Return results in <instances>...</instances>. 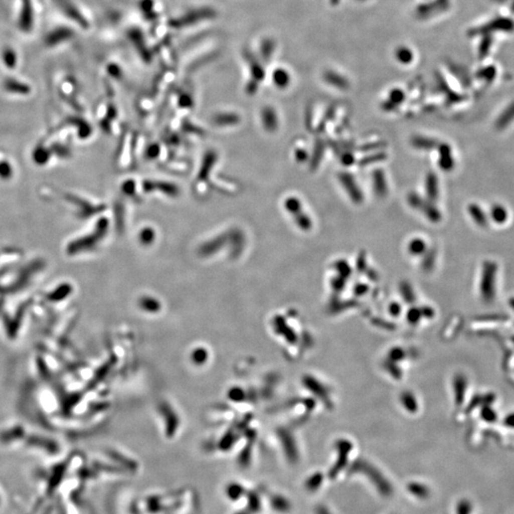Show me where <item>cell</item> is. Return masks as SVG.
<instances>
[{
  "label": "cell",
  "instance_id": "8",
  "mask_svg": "<svg viewBox=\"0 0 514 514\" xmlns=\"http://www.w3.org/2000/svg\"><path fill=\"white\" fill-rule=\"evenodd\" d=\"M453 158L449 146L443 145L440 149L439 165L441 168L449 170L453 167Z\"/></svg>",
  "mask_w": 514,
  "mask_h": 514
},
{
  "label": "cell",
  "instance_id": "24",
  "mask_svg": "<svg viewBox=\"0 0 514 514\" xmlns=\"http://www.w3.org/2000/svg\"><path fill=\"white\" fill-rule=\"evenodd\" d=\"M315 513L331 514L330 513V512H329V510L327 509V507H325V506H323V505H319V506H317V507H316V511H315Z\"/></svg>",
  "mask_w": 514,
  "mask_h": 514
},
{
  "label": "cell",
  "instance_id": "22",
  "mask_svg": "<svg viewBox=\"0 0 514 514\" xmlns=\"http://www.w3.org/2000/svg\"><path fill=\"white\" fill-rule=\"evenodd\" d=\"M178 103L181 106V108H189L193 104L192 96H190L187 94H182L179 96V101H178Z\"/></svg>",
  "mask_w": 514,
  "mask_h": 514
},
{
  "label": "cell",
  "instance_id": "4",
  "mask_svg": "<svg viewBox=\"0 0 514 514\" xmlns=\"http://www.w3.org/2000/svg\"><path fill=\"white\" fill-rule=\"evenodd\" d=\"M358 469L365 470V473L371 479V481L374 483V486H376V489L382 495L388 497V496L393 494V486L390 484V482H388L378 471L374 470V468H372V467H366V466H363V467L359 466Z\"/></svg>",
  "mask_w": 514,
  "mask_h": 514
},
{
  "label": "cell",
  "instance_id": "17",
  "mask_svg": "<svg viewBox=\"0 0 514 514\" xmlns=\"http://www.w3.org/2000/svg\"><path fill=\"white\" fill-rule=\"evenodd\" d=\"M138 7L144 16H147L154 12V0H139Z\"/></svg>",
  "mask_w": 514,
  "mask_h": 514
},
{
  "label": "cell",
  "instance_id": "15",
  "mask_svg": "<svg viewBox=\"0 0 514 514\" xmlns=\"http://www.w3.org/2000/svg\"><path fill=\"white\" fill-rule=\"evenodd\" d=\"M437 183L438 182H437L436 178L433 175H430V177L428 178V183H427L426 187L428 189V193H429V196L431 197V199H434L438 195V184Z\"/></svg>",
  "mask_w": 514,
  "mask_h": 514
},
{
  "label": "cell",
  "instance_id": "21",
  "mask_svg": "<svg viewBox=\"0 0 514 514\" xmlns=\"http://www.w3.org/2000/svg\"><path fill=\"white\" fill-rule=\"evenodd\" d=\"M471 505L467 500H463L459 503L457 507V514H470Z\"/></svg>",
  "mask_w": 514,
  "mask_h": 514
},
{
  "label": "cell",
  "instance_id": "2",
  "mask_svg": "<svg viewBox=\"0 0 514 514\" xmlns=\"http://www.w3.org/2000/svg\"><path fill=\"white\" fill-rule=\"evenodd\" d=\"M496 271L497 266L493 262L487 261L484 265L481 291L483 298L489 302L494 296V285H495Z\"/></svg>",
  "mask_w": 514,
  "mask_h": 514
},
{
  "label": "cell",
  "instance_id": "9",
  "mask_svg": "<svg viewBox=\"0 0 514 514\" xmlns=\"http://www.w3.org/2000/svg\"><path fill=\"white\" fill-rule=\"evenodd\" d=\"M272 80H273V83L276 85L278 88L284 89L289 85L290 76L285 70L277 69L272 74Z\"/></svg>",
  "mask_w": 514,
  "mask_h": 514
},
{
  "label": "cell",
  "instance_id": "19",
  "mask_svg": "<svg viewBox=\"0 0 514 514\" xmlns=\"http://www.w3.org/2000/svg\"><path fill=\"white\" fill-rule=\"evenodd\" d=\"M409 248H410L411 253H421V252L424 250V248H425V242H424L422 239H418V238L413 239L412 241L410 242V246H409Z\"/></svg>",
  "mask_w": 514,
  "mask_h": 514
},
{
  "label": "cell",
  "instance_id": "18",
  "mask_svg": "<svg viewBox=\"0 0 514 514\" xmlns=\"http://www.w3.org/2000/svg\"><path fill=\"white\" fill-rule=\"evenodd\" d=\"M272 505L276 509H278L280 511H288V509L290 507L289 502L287 500H285L284 498H282V497H276L275 499H273L272 500Z\"/></svg>",
  "mask_w": 514,
  "mask_h": 514
},
{
  "label": "cell",
  "instance_id": "5",
  "mask_svg": "<svg viewBox=\"0 0 514 514\" xmlns=\"http://www.w3.org/2000/svg\"><path fill=\"white\" fill-rule=\"evenodd\" d=\"M245 57L249 64L250 72L253 76V80L256 82H260L265 77V72L263 70V67L260 64V62L249 52H246Z\"/></svg>",
  "mask_w": 514,
  "mask_h": 514
},
{
  "label": "cell",
  "instance_id": "26",
  "mask_svg": "<svg viewBox=\"0 0 514 514\" xmlns=\"http://www.w3.org/2000/svg\"><path fill=\"white\" fill-rule=\"evenodd\" d=\"M511 305H512V307L514 308V300H511Z\"/></svg>",
  "mask_w": 514,
  "mask_h": 514
},
{
  "label": "cell",
  "instance_id": "1",
  "mask_svg": "<svg viewBox=\"0 0 514 514\" xmlns=\"http://www.w3.org/2000/svg\"><path fill=\"white\" fill-rule=\"evenodd\" d=\"M217 16V13L215 9L211 7H201L197 9L190 10L184 15L174 18L168 20V27L173 29H183L187 28L190 26H194L197 23L204 21V20H210L215 19Z\"/></svg>",
  "mask_w": 514,
  "mask_h": 514
},
{
  "label": "cell",
  "instance_id": "12",
  "mask_svg": "<svg viewBox=\"0 0 514 514\" xmlns=\"http://www.w3.org/2000/svg\"><path fill=\"white\" fill-rule=\"evenodd\" d=\"M468 213L470 216L473 218V220L477 224L480 226L486 224V215L481 208H479L476 204H471L468 208Z\"/></svg>",
  "mask_w": 514,
  "mask_h": 514
},
{
  "label": "cell",
  "instance_id": "16",
  "mask_svg": "<svg viewBox=\"0 0 514 514\" xmlns=\"http://www.w3.org/2000/svg\"><path fill=\"white\" fill-rule=\"evenodd\" d=\"M322 481H323V476L321 474H315L313 476L310 477L307 481L306 483V486L308 488V490L310 491H314L319 488V486H321L322 484Z\"/></svg>",
  "mask_w": 514,
  "mask_h": 514
},
{
  "label": "cell",
  "instance_id": "11",
  "mask_svg": "<svg viewBox=\"0 0 514 514\" xmlns=\"http://www.w3.org/2000/svg\"><path fill=\"white\" fill-rule=\"evenodd\" d=\"M408 489L409 491L412 493L413 495L420 498V499H426L428 498L430 495V489L429 487H427L422 484H418V483H412L410 484L408 486Z\"/></svg>",
  "mask_w": 514,
  "mask_h": 514
},
{
  "label": "cell",
  "instance_id": "20",
  "mask_svg": "<svg viewBox=\"0 0 514 514\" xmlns=\"http://www.w3.org/2000/svg\"><path fill=\"white\" fill-rule=\"evenodd\" d=\"M108 72L114 78H119L123 75L121 68L117 65V64H115V63H112V64L109 65V67H108Z\"/></svg>",
  "mask_w": 514,
  "mask_h": 514
},
{
  "label": "cell",
  "instance_id": "10",
  "mask_svg": "<svg viewBox=\"0 0 514 514\" xmlns=\"http://www.w3.org/2000/svg\"><path fill=\"white\" fill-rule=\"evenodd\" d=\"M490 215H491L493 221L498 224H504L508 217L506 210L503 206L501 205L493 206L491 209V212H490Z\"/></svg>",
  "mask_w": 514,
  "mask_h": 514
},
{
  "label": "cell",
  "instance_id": "14",
  "mask_svg": "<svg viewBox=\"0 0 514 514\" xmlns=\"http://www.w3.org/2000/svg\"><path fill=\"white\" fill-rule=\"evenodd\" d=\"M155 239V233L151 228H144L139 234V241L142 245H150Z\"/></svg>",
  "mask_w": 514,
  "mask_h": 514
},
{
  "label": "cell",
  "instance_id": "23",
  "mask_svg": "<svg viewBox=\"0 0 514 514\" xmlns=\"http://www.w3.org/2000/svg\"><path fill=\"white\" fill-rule=\"evenodd\" d=\"M398 58L399 60H401V62L404 63H408L410 62L411 58H412V55L411 54V52L407 49H401L399 52H398Z\"/></svg>",
  "mask_w": 514,
  "mask_h": 514
},
{
  "label": "cell",
  "instance_id": "6",
  "mask_svg": "<svg viewBox=\"0 0 514 514\" xmlns=\"http://www.w3.org/2000/svg\"><path fill=\"white\" fill-rule=\"evenodd\" d=\"M262 121L264 127L268 131H274V129L277 128L278 120L276 112L270 107H267L262 112Z\"/></svg>",
  "mask_w": 514,
  "mask_h": 514
},
{
  "label": "cell",
  "instance_id": "3",
  "mask_svg": "<svg viewBox=\"0 0 514 514\" xmlns=\"http://www.w3.org/2000/svg\"><path fill=\"white\" fill-rule=\"evenodd\" d=\"M128 38L131 40L132 45L137 51L143 62L149 64L152 60V55L150 49L147 46L144 35L140 29L133 27L128 31Z\"/></svg>",
  "mask_w": 514,
  "mask_h": 514
},
{
  "label": "cell",
  "instance_id": "13",
  "mask_svg": "<svg viewBox=\"0 0 514 514\" xmlns=\"http://www.w3.org/2000/svg\"><path fill=\"white\" fill-rule=\"evenodd\" d=\"M273 50H274V43H273V41L271 39L267 38V39L262 41L261 46H260V53H261L262 58L264 60L268 61L271 58Z\"/></svg>",
  "mask_w": 514,
  "mask_h": 514
},
{
  "label": "cell",
  "instance_id": "7",
  "mask_svg": "<svg viewBox=\"0 0 514 514\" xmlns=\"http://www.w3.org/2000/svg\"><path fill=\"white\" fill-rule=\"evenodd\" d=\"M214 121L217 126H231L239 122V116L233 112H220L215 115Z\"/></svg>",
  "mask_w": 514,
  "mask_h": 514
},
{
  "label": "cell",
  "instance_id": "25",
  "mask_svg": "<svg viewBox=\"0 0 514 514\" xmlns=\"http://www.w3.org/2000/svg\"><path fill=\"white\" fill-rule=\"evenodd\" d=\"M505 425H507L508 427L514 428V414H511V415L507 416V417L505 418Z\"/></svg>",
  "mask_w": 514,
  "mask_h": 514
}]
</instances>
